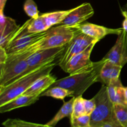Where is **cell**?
<instances>
[{
	"label": "cell",
	"mask_w": 127,
	"mask_h": 127,
	"mask_svg": "<svg viewBox=\"0 0 127 127\" xmlns=\"http://www.w3.org/2000/svg\"><path fill=\"white\" fill-rule=\"evenodd\" d=\"M81 33L82 32L78 26L59 25L55 27H52L47 31L46 35L42 39L39 40L27 48L13 54L27 59L30 56L38 51L63 47Z\"/></svg>",
	"instance_id": "cell-1"
},
{
	"label": "cell",
	"mask_w": 127,
	"mask_h": 127,
	"mask_svg": "<svg viewBox=\"0 0 127 127\" xmlns=\"http://www.w3.org/2000/svg\"><path fill=\"white\" fill-rule=\"evenodd\" d=\"M107 60L103 58L99 62H93L79 71L57 80L49 88L62 87L71 92V97L81 96L91 86L98 82L102 68Z\"/></svg>",
	"instance_id": "cell-2"
},
{
	"label": "cell",
	"mask_w": 127,
	"mask_h": 127,
	"mask_svg": "<svg viewBox=\"0 0 127 127\" xmlns=\"http://www.w3.org/2000/svg\"><path fill=\"white\" fill-rule=\"evenodd\" d=\"M62 56L19 78L9 85L0 88V106L23 94L36 81L51 73L55 66L58 65Z\"/></svg>",
	"instance_id": "cell-3"
},
{
	"label": "cell",
	"mask_w": 127,
	"mask_h": 127,
	"mask_svg": "<svg viewBox=\"0 0 127 127\" xmlns=\"http://www.w3.org/2000/svg\"><path fill=\"white\" fill-rule=\"evenodd\" d=\"M94 97L96 105L90 115L91 127H100L107 123H119L115 117L114 104L109 98L107 86H102Z\"/></svg>",
	"instance_id": "cell-4"
},
{
	"label": "cell",
	"mask_w": 127,
	"mask_h": 127,
	"mask_svg": "<svg viewBox=\"0 0 127 127\" xmlns=\"http://www.w3.org/2000/svg\"><path fill=\"white\" fill-rule=\"evenodd\" d=\"M28 68L27 59L15 55H7L3 64H0V88H4L23 76Z\"/></svg>",
	"instance_id": "cell-5"
},
{
	"label": "cell",
	"mask_w": 127,
	"mask_h": 127,
	"mask_svg": "<svg viewBox=\"0 0 127 127\" xmlns=\"http://www.w3.org/2000/svg\"><path fill=\"white\" fill-rule=\"evenodd\" d=\"M98 42L99 41L85 33H79L66 45L64 53L60 61L58 66L64 70L67 63L73 57L85 50L93 43Z\"/></svg>",
	"instance_id": "cell-6"
},
{
	"label": "cell",
	"mask_w": 127,
	"mask_h": 127,
	"mask_svg": "<svg viewBox=\"0 0 127 127\" xmlns=\"http://www.w3.org/2000/svg\"><path fill=\"white\" fill-rule=\"evenodd\" d=\"M66 45L57 48L42 50L30 56L27 59L28 68L26 71L24 73L23 76L40 68L42 66L63 55Z\"/></svg>",
	"instance_id": "cell-7"
},
{
	"label": "cell",
	"mask_w": 127,
	"mask_h": 127,
	"mask_svg": "<svg viewBox=\"0 0 127 127\" xmlns=\"http://www.w3.org/2000/svg\"><path fill=\"white\" fill-rule=\"evenodd\" d=\"M104 58L122 67L127 63V32L124 29L118 35L115 44Z\"/></svg>",
	"instance_id": "cell-8"
},
{
	"label": "cell",
	"mask_w": 127,
	"mask_h": 127,
	"mask_svg": "<svg viewBox=\"0 0 127 127\" xmlns=\"http://www.w3.org/2000/svg\"><path fill=\"white\" fill-rule=\"evenodd\" d=\"M94 10L89 2L81 4L73 8L60 25L73 26L80 25L94 15Z\"/></svg>",
	"instance_id": "cell-9"
},
{
	"label": "cell",
	"mask_w": 127,
	"mask_h": 127,
	"mask_svg": "<svg viewBox=\"0 0 127 127\" xmlns=\"http://www.w3.org/2000/svg\"><path fill=\"white\" fill-rule=\"evenodd\" d=\"M96 43L97 42H94L85 50L73 57L66 65L64 69V71L71 75L91 64L93 62L90 59L91 55Z\"/></svg>",
	"instance_id": "cell-10"
},
{
	"label": "cell",
	"mask_w": 127,
	"mask_h": 127,
	"mask_svg": "<svg viewBox=\"0 0 127 127\" xmlns=\"http://www.w3.org/2000/svg\"><path fill=\"white\" fill-rule=\"evenodd\" d=\"M47 31L40 33H29L13 40L5 48L7 55L17 53L32 45L44 37L47 34Z\"/></svg>",
	"instance_id": "cell-11"
},
{
	"label": "cell",
	"mask_w": 127,
	"mask_h": 127,
	"mask_svg": "<svg viewBox=\"0 0 127 127\" xmlns=\"http://www.w3.org/2000/svg\"><path fill=\"white\" fill-rule=\"evenodd\" d=\"M78 27L82 33H85L98 41L100 40L107 35L116 34L118 35L123 30V28L110 29L91 23L81 24L78 25Z\"/></svg>",
	"instance_id": "cell-12"
},
{
	"label": "cell",
	"mask_w": 127,
	"mask_h": 127,
	"mask_svg": "<svg viewBox=\"0 0 127 127\" xmlns=\"http://www.w3.org/2000/svg\"><path fill=\"white\" fill-rule=\"evenodd\" d=\"M122 68L107 60L102 68L98 82L101 83L102 85L107 86L112 81L120 79V72Z\"/></svg>",
	"instance_id": "cell-13"
},
{
	"label": "cell",
	"mask_w": 127,
	"mask_h": 127,
	"mask_svg": "<svg viewBox=\"0 0 127 127\" xmlns=\"http://www.w3.org/2000/svg\"><path fill=\"white\" fill-rule=\"evenodd\" d=\"M40 97V95H28L22 94L0 106V113L7 112L18 108L29 106L35 103Z\"/></svg>",
	"instance_id": "cell-14"
},
{
	"label": "cell",
	"mask_w": 127,
	"mask_h": 127,
	"mask_svg": "<svg viewBox=\"0 0 127 127\" xmlns=\"http://www.w3.org/2000/svg\"><path fill=\"white\" fill-rule=\"evenodd\" d=\"M57 80V78L50 73L36 81L23 94L40 96V94L47 90Z\"/></svg>",
	"instance_id": "cell-15"
},
{
	"label": "cell",
	"mask_w": 127,
	"mask_h": 127,
	"mask_svg": "<svg viewBox=\"0 0 127 127\" xmlns=\"http://www.w3.org/2000/svg\"><path fill=\"white\" fill-rule=\"evenodd\" d=\"M107 87L109 98L113 104H127L125 99L124 87L122 84L120 79L113 81Z\"/></svg>",
	"instance_id": "cell-16"
},
{
	"label": "cell",
	"mask_w": 127,
	"mask_h": 127,
	"mask_svg": "<svg viewBox=\"0 0 127 127\" xmlns=\"http://www.w3.org/2000/svg\"><path fill=\"white\" fill-rule=\"evenodd\" d=\"M20 26L16 24V21L11 17H7V21L2 29H0V47L5 49L15 32L19 29Z\"/></svg>",
	"instance_id": "cell-17"
},
{
	"label": "cell",
	"mask_w": 127,
	"mask_h": 127,
	"mask_svg": "<svg viewBox=\"0 0 127 127\" xmlns=\"http://www.w3.org/2000/svg\"><path fill=\"white\" fill-rule=\"evenodd\" d=\"M75 97H73L68 101L65 102L63 104V106L58 110L53 119L47 122V125L48 126L55 127L57 124L65 117H68L69 119L71 118L73 110V103H74Z\"/></svg>",
	"instance_id": "cell-18"
},
{
	"label": "cell",
	"mask_w": 127,
	"mask_h": 127,
	"mask_svg": "<svg viewBox=\"0 0 127 127\" xmlns=\"http://www.w3.org/2000/svg\"><path fill=\"white\" fill-rule=\"evenodd\" d=\"M73 10V8L65 11H58L43 13V14L45 18L48 29H50L55 25H60Z\"/></svg>",
	"instance_id": "cell-19"
},
{
	"label": "cell",
	"mask_w": 127,
	"mask_h": 127,
	"mask_svg": "<svg viewBox=\"0 0 127 127\" xmlns=\"http://www.w3.org/2000/svg\"><path fill=\"white\" fill-rule=\"evenodd\" d=\"M27 31L29 33H36L45 32L48 29L43 14L40 15L37 19H30L26 21Z\"/></svg>",
	"instance_id": "cell-20"
},
{
	"label": "cell",
	"mask_w": 127,
	"mask_h": 127,
	"mask_svg": "<svg viewBox=\"0 0 127 127\" xmlns=\"http://www.w3.org/2000/svg\"><path fill=\"white\" fill-rule=\"evenodd\" d=\"M43 96L51 97L54 99H60V100H63L64 98L67 97H71L72 93L70 91L68 90L65 88L55 86L53 88H49L40 94V97Z\"/></svg>",
	"instance_id": "cell-21"
},
{
	"label": "cell",
	"mask_w": 127,
	"mask_h": 127,
	"mask_svg": "<svg viewBox=\"0 0 127 127\" xmlns=\"http://www.w3.org/2000/svg\"><path fill=\"white\" fill-rule=\"evenodd\" d=\"M2 124L4 127H52L48 126L47 124L42 125V124L29 122L20 119H7Z\"/></svg>",
	"instance_id": "cell-22"
},
{
	"label": "cell",
	"mask_w": 127,
	"mask_h": 127,
	"mask_svg": "<svg viewBox=\"0 0 127 127\" xmlns=\"http://www.w3.org/2000/svg\"><path fill=\"white\" fill-rule=\"evenodd\" d=\"M114 112L117 120L124 127H127V104H115Z\"/></svg>",
	"instance_id": "cell-23"
},
{
	"label": "cell",
	"mask_w": 127,
	"mask_h": 127,
	"mask_svg": "<svg viewBox=\"0 0 127 127\" xmlns=\"http://www.w3.org/2000/svg\"><path fill=\"white\" fill-rule=\"evenodd\" d=\"M24 11L32 19H37L40 16L37 6L33 0H26L24 4Z\"/></svg>",
	"instance_id": "cell-24"
},
{
	"label": "cell",
	"mask_w": 127,
	"mask_h": 127,
	"mask_svg": "<svg viewBox=\"0 0 127 127\" xmlns=\"http://www.w3.org/2000/svg\"><path fill=\"white\" fill-rule=\"evenodd\" d=\"M83 100H84V98H83L82 95L75 97L74 103H73V114L71 119L85 115L86 112Z\"/></svg>",
	"instance_id": "cell-25"
},
{
	"label": "cell",
	"mask_w": 127,
	"mask_h": 127,
	"mask_svg": "<svg viewBox=\"0 0 127 127\" xmlns=\"http://www.w3.org/2000/svg\"><path fill=\"white\" fill-rule=\"evenodd\" d=\"M71 127H91V116L89 115H81L70 119Z\"/></svg>",
	"instance_id": "cell-26"
},
{
	"label": "cell",
	"mask_w": 127,
	"mask_h": 127,
	"mask_svg": "<svg viewBox=\"0 0 127 127\" xmlns=\"http://www.w3.org/2000/svg\"><path fill=\"white\" fill-rule=\"evenodd\" d=\"M83 102H84L86 114L91 115V114L93 113V112L94 111L95 108L96 103H95V98L93 97L91 99H89V100L84 99Z\"/></svg>",
	"instance_id": "cell-27"
},
{
	"label": "cell",
	"mask_w": 127,
	"mask_h": 127,
	"mask_svg": "<svg viewBox=\"0 0 127 127\" xmlns=\"http://www.w3.org/2000/svg\"><path fill=\"white\" fill-rule=\"evenodd\" d=\"M7 54L6 50L2 47H0V64H3L7 59Z\"/></svg>",
	"instance_id": "cell-28"
},
{
	"label": "cell",
	"mask_w": 127,
	"mask_h": 127,
	"mask_svg": "<svg viewBox=\"0 0 127 127\" xmlns=\"http://www.w3.org/2000/svg\"><path fill=\"white\" fill-rule=\"evenodd\" d=\"M100 127H124V126L121 125L119 123H107V124H104L103 125H102Z\"/></svg>",
	"instance_id": "cell-29"
},
{
	"label": "cell",
	"mask_w": 127,
	"mask_h": 127,
	"mask_svg": "<svg viewBox=\"0 0 127 127\" xmlns=\"http://www.w3.org/2000/svg\"><path fill=\"white\" fill-rule=\"evenodd\" d=\"M7 0H0V11H3Z\"/></svg>",
	"instance_id": "cell-30"
},
{
	"label": "cell",
	"mask_w": 127,
	"mask_h": 127,
	"mask_svg": "<svg viewBox=\"0 0 127 127\" xmlns=\"http://www.w3.org/2000/svg\"><path fill=\"white\" fill-rule=\"evenodd\" d=\"M122 14L125 18H127V4L124 7V8L121 10Z\"/></svg>",
	"instance_id": "cell-31"
},
{
	"label": "cell",
	"mask_w": 127,
	"mask_h": 127,
	"mask_svg": "<svg viewBox=\"0 0 127 127\" xmlns=\"http://www.w3.org/2000/svg\"><path fill=\"white\" fill-rule=\"evenodd\" d=\"M122 26L123 29H124L126 32H127V18H125V20L123 21Z\"/></svg>",
	"instance_id": "cell-32"
},
{
	"label": "cell",
	"mask_w": 127,
	"mask_h": 127,
	"mask_svg": "<svg viewBox=\"0 0 127 127\" xmlns=\"http://www.w3.org/2000/svg\"><path fill=\"white\" fill-rule=\"evenodd\" d=\"M124 93H125V99L126 104H127V87H124Z\"/></svg>",
	"instance_id": "cell-33"
}]
</instances>
